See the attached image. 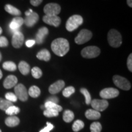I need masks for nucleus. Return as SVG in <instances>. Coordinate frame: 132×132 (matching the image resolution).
Masks as SVG:
<instances>
[{
  "mask_svg": "<svg viewBox=\"0 0 132 132\" xmlns=\"http://www.w3.org/2000/svg\"><path fill=\"white\" fill-rule=\"evenodd\" d=\"M51 47L54 53L61 57L65 55L70 49L69 41L64 38H57L54 40L52 43Z\"/></svg>",
  "mask_w": 132,
  "mask_h": 132,
  "instance_id": "1",
  "label": "nucleus"
},
{
  "mask_svg": "<svg viewBox=\"0 0 132 132\" xmlns=\"http://www.w3.org/2000/svg\"><path fill=\"white\" fill-rule=\"evenodd\" d=\"M83 23V19L81 15H73L70 16L65 24V28L69 32H72L77 29Z\"/></svg>",
  "mask_w": 132,
  "mask_h": 132,
  "instance_id": "2",
  "label": "nucleus"
},
{
  "mask_svg": "<svg viewBox=\"0 0 132 132\" xmlns=\"http://www.w3.org/2000/svg\"><path fill=\"white\" fill-rule=\"evenodd\" d=\"M108 41L110 46L118 48L122 45V36L118 31L112 29L108 33Z\"/></svg>",
  "mask_w": 132,
  "mask_h": 132,
  "instance_id": "3",
  "label": "nucleus"
},
{
  "mask_svg": "<svg viewBox=\"0 0 132 132\" xmlns=\"http://www.w3.org/2000/svg\"><path fill=\"white\" fill-rule=\"evenodd\" d=\"M81 56L86 59L95 58L100 54V50L96 46H88L82 50Z\"/></svg>",
  "mask_w": 132,
  "mask_h": 132,
  "instance_id": "4",
  "label": "nucleus"
},
{
  "mask_svg": "<svg viewBox=\"0 0 132 132\" xmlns=\"http://www.w3.org/2000/svg\"><path fill=\"white\" fill-rule=\"evenodd\" d=\"M92 37V33L91 31L83 29L80 31L77 37L75 38V42L78 45H82L90 40Z\"/></svg>",
  "mask_w": 132,
  "mask_h": 132,
  "instance_id": "5",
  "label": "nucleus"
},
{
  "mask_svg": "<svg viewBox=\"0 0 132 132\" xmlns=\"http://www.w3.org/2000/svg\"><path fill=\"white\" fill-rule=\"evenodd\" d=\"M113 80L114 85L121 89L128 90L131 88V84L130 81L124 77L119 75H114Z\"/></svg>",
  "mask_w": 132,
  "mask_h": 132,
  "instance_id": "6",
  "label": "nucleus"
},
{
  "mask_svg": "<svg viewBox=\"0 0 132 132\" xmlns=\"http://www.w3.org/2000/svg\"><path fill=\"white\" fill-rule=\"evenodd\" d=\"M15 94L20 100L25 102L28 99V93L25 86L22 84H18L14 87Z\"/></svg>",
  "mask_w": 132,
  "mask_h": 132,
  "instance_id": "7",
  "label": "nucleus"
},
{
  "mask_svg": "<svg viewBox=\"0 0 132 132\" xmlns=\"http://www.w3.org/2000/svg\"><path fill=\"white\" fill-rule=\"evenodd\" d=\"M61 7L57 3H48L44 8V12L47 15H57L61 12Z\"/></svg>",
  "mask_w": 132,
  "mask_h": 132,
  "instance_id": "8",
  "label": "nucleus"
},
{
  "mask_svg": "<svg viewBox=\"0 0 132 132\" xmlns=\"http://www.w3.org/2000/svg\"><path fill=\"white\" fill-rule=\"evenodd\" d=\"M119 94V91L113 87H108L102 89L100 92V96L103 99H110L117 97Z\"/></svg>",
  "mask_w": 132,
  "mask_h": 132,
  "instance_id": "9",
  "label": "nucleus"
},
{
  "mask_svg": "<svg viewBox=\"0 0 132 132\" xmlns=\"http://www.w3.org/2000/svg\"><path fill=\"white\" fill-rule=\"evenodd\" d=\"M90 105L93 110H96V111L100 112L103 111L108 108V102L107 100L105 99H102V100H99V99H94V100H91L90 102Z\"/></svg>",
  "mask_w": 132,
  "mask_h": 132,
  "instance_id": "10",
  "label": "nucleus"
},
{
  "mask_svg": "<svg viewBox=\"0 0 132 132\" xmlns=\"http://www.w3.org/2000/svg\"><path fill=\"white\" fill-rule=\"evenodd\" d=\"M24 37L23 34L20 31H18L13 33L12 38V45L15 48H19L23 45Z\"/></svg>",
  "mask_w": 132,
  "mask_h": 132,
  "instance_id": "11",
  "label": "nucleus"
},
{
  "mask_svg": "<svg viewBox=\"0 0 132 132\" xmlns=\"http://www.w3.org/2000/svg\"><path fill=\"white\" fill-rule=\"evenodd\" d=\"M43 21L46 24L53 26L54 27H58L60 25L61 20L57 15H44L43 16Z\"/></svg>",
  "mask_w": 132,
  "mask_h": 132,
  "instance_id": "12",
  "label": "nucleus"
},
{
  "mask_svg": "<svg viewBox=\"0 0 132 132\" xmlns=\"http://www.w3.org/2000/svg\"><path fill=\"white\" fill-rule=\"evenodd\" d=\"M39 16L36 12H32L28 16H26L25 19H24V23L26 24V26L31 28L34 26L39 21Z\"/></svg>",
  "mask_w": 132,
  "mask_h": 132,
  "instance_id": "13",
  "label": "nucleus"
},
{
  "mask_svg": "<svg viewBox=\"0 0 132 132\" xmlns=\"http://www.w3.org/2000/svg\"><path fill=\"white\" fill-rule=\"evenodd\" d=\"M65 86V82L63 80H58L52 85L48 88V91L52 94H56L61 90Z\"/></svg>",
  "mask_w": 132,
  "mask_h": 132,
  "instance_id": "14",
  "label": "nucleus"
},
{
  "mask_svg": "<svg viewBox=\"0 0 132 132\" xmlns=\"http://www.w3.org/2000/svg\"><path fill=\"white\" fill-rule=\"evenodd\" d=\"M48 34V29L46 27H42L39 29L36 35V42L37 44H43L45 37Z\"/></svg>",
  "mask_w": 132,
  "mask_h": 132,
  "instance_id": "15",
  "label": "nucleus"
},
{
  "mask_svg": "<svg viewBox=\"0 0 132 132\" xmlns=\"http://www.w3.org/2000/svg\"><path fill=\"white\" fill-rule=\"evenodd\" d=\"M18 79L15 76L11 75L7 76L3 82V86L6 89H11L17 85Z\"/></svg>",
  "mask_w": 132,
  "mask_h": 132,
  "instance_id": "16",
  "label": "nucleus"
},
{
  "mask_svg": "<svg viewBox=\"0 0 132 132\" xmlns=\"http://www.w3.org/2000/svg\"><path fill=\"white\" fill-rule=\"evenodd\" d=\"M85 116L87 119L89 120H97L100 118L101 114L100 112L96 111L95 110L89 109L87 110L85 113Z\"/></svg>",
  "mask_w": 132,
  "mask_h": 132,
  "instance_id": "17",
  "label": "nucleus"
},
{
  "mask_svg": "<svg viewBox=\"0 0 132 132\" xmlns=\"http://www.w3.org/2000/svg\"><path fill=\"white\" fill-rule=\"evenodd\" d=\"M5 123L8 127H14L17 126L19 124L20 119L18 117L15 116H11L5 120Z\"/></svg>",
  "mask_w": 132,
  "mask_h": 132,
  "instance_id": "18",
  "label": "nucleus"
},
{
  "mask_svg": "<svg viewBox=\"0 0 132 132\" xmlns=\"http://www.w3.org/2000/svg\"><path fill=\"white\" fill-rule=\"evenodd\" d=\"M36 57H37L39 60L44 61H49L51 59V54L48 50L47 49H43L40 50L36 55Z\"/></svg>",
  "mask_w": 132,
  "mask_h": 132,
  "instance_id": "19",
  "label": "nucleus"
},
{
  "mask_svg": "<svg viewBox=\"0 0 132 132\" xmlns=\"http://www.w3.org/2000/svg\"><path fill=\"white\" fill-rule=\"evenodd\" d=\"M4 9L7 13H9L11 15H12L20 16L21 14V11L19 9H18L17 8L11 4H6L4 6Z\"/></svg>",
  "mask_w": 132,
  "mask_h": 132,
  "instance_id": "20",
  "label": "nucleus"
},
{
  "mask_svg": "<svg viewBox=\"0 0 132 132\" xmlns=\"http://www.w3.org/2000/svg\"><path fill=\"white\" fill-rule=\"evenodd\" d=\"M18 67L20 72L23 75H27L30 72V66L25 61H21L19 63Z\"/></svg>",
  "mask_w": 132,
  "mask_h": 132,
  "instance_id": "21",
  "label": "nucleus"
},
{
  "mask_svg": "<svg viewBox=\"0 0 132 132\" xmlns=\"http://www.w3.org/2000/svg\"><path fill=\"white\" fill-rule=\"evenodd\" d=\"M28 95L32 98H37L40 94V89L36 86H32L29 89Z\"/></svg>",
  "mask_w": 132,
  "mask_h": 132,
  "instance_id": "22",
  "label": "nucleus"
},
{
  "mask_svg": "<svg viewBox=\"0 0 132 132\" xmlns=\"http://www.w3.org/2000/svg\"><path fill=\"white\" fill-rule=\"evenodd\" d=\"M44 106H45V109H50V110H56V111L58 112L61 111L62 110L61 106L51 102H46L45 105H44Z\"/></svg>",
  "mask_w": 132,
  "mask_h": 132,
  "instance_id": "23",
  "label": "nucleus"
},
{
  "mask_svg": "<svg viewBox=\"0 0 132 132\" xmlns=\"http://www.w3.org/2000/svg\"><path fill=\"white\" fill-rule=\"evenodd\" d=\"M74 117H75L74 113L72 111H70V110H67L64 112L63 120H64V122H65L69 123L70 122H72V120H73Z\"/></svg>",
  "mask_w": 132,
  "mask_h": 132,
  "instance_id": "24",
  "label": "nucleus"
},
{
  "mask_svg": "<svg viewBox=\"0 0 132 132\" xmlns=\"http://www.w3.org/2000/svg\"><path fill=\"white\" fill-rule=\"evenodd\" d=\"M3 67L4 70L10 71V72H14L16 69V64L12 61L4 62L3 64Z\"/></svg>",
  "mask_w": 132,
  "mask_h": 132,
  "instance_id": "25",
  "label": "nucleus"
},
{
  "mask_svg": "<svg viewBox=\"0 0 132 132\" xmlns=\"http://www.w3.org/2000/svg\"><path fill=\"white\" fill-rule=\"evenodd\" d=\"M85 127V123L81 120H77L72 125V130L73 131L78 132Z\"/></svg>",
  "mask_w": 132,
  "mask_h": 132,
  "instance_id": "26",
  "label": "nucleus"
},
{
  "mask_svg": "<svg viewBox=\"0 0 132 132\" xmlns=\"http://www.w3.org/2000/svg\"><path fill=\"white\" fill-rule=\"evenodd\" d=\"M5 111H6V114L11 116H15L17 114H19L20 113V110L19 107H16L15 106L12 105V106L9 107Z\"/></svg>",
  "mask_w": 132,
  "mask_h": 132,
  "instance_id": "27",
  "label": "nucleus"
},
{
  "mask_svg": "<svg viewBox=\"0 0 132 132\" xmlns=\"http://www.w3.org/2000/svg\"><path fill=\"white\" fill-rule=\"evenodd\" d=\"M12 102L8 101L6 99L0 98V110L6 111L7 109L11 106H12Z\"/></svg>",
  "mask_w": 132,
  "mask_h": 132,
  "instance_id": "28",
  "label": "nucleus"
},
{
  "mask_svg": "<svg viewBox=\"0 0 132 132\" xmlns=\"http://www.w3.org/2000/svg\"><path fill=\"white\" fill-rule=\"evenodd\" d=\"M80 92L83 94L85 98V102L86 105H89L91 102V96H90V93L89 92L87 89L86 88H81Z\"/></svg>",
  "mask_w": 132,
  "mask_h": 132,
  "instance_id": "29",
  "label": "nucleus"
},
{
  "mask_svg": "<svg viewBox=\"0 0 132 132\" xmlns=\"http://www.w3.org/2000/svg\"><path fill=\"white\" fill-rule=\"evenodd\" d=\"M32 77L36 79L40 78L42 76V72L41 69L38 67H34L31 70Z\"/></svg>",
  "mask_w": 132,
  "mask_h": 132,
  "instance_id": "30",
  "label": "nucleus"
},
{
  "mask_svg": "<svg viewBox=\"0 0 132 132\" xmlns=\"http://www.w3.org/2000/svg\"><path fill=\"white\" fill-rule=\"evenodd\" d=\"M91 132H100L102 131V125L98 122H94L90 126Z\"/></svg>",
  "mask_w": 132,
  "mask_h": 132,
  "instance_id": "31",
  "label": "nucleus"
},
{
  "mask_svg": "<svg viewBox=\"0 0 132 132\" xmlns=\"http://www.w3.org/2000/svg\"><path fill=\"white\" fill-rule=\"evenodd\" d=\"M75 92V87L73 86H69L65 87L62 91V95L65 97H69Z\"/></svg>",
  "mask_w": 132,
  "mask_h": 132,
  "instance_id": "32",
  "label": "nucleus"
},
{
  "mask_svg": "<svg viewBox=\"0 0 132 132\" xmlns=\"http://www.w3.org/2000/svg\"><path fill=\"white\" fill-rule=\"evenodd\" d=\"M44 115L47 118H52V117H56L59 115V112L56 110H50V109H45L44 111Z\"/></svg>",
  "mask_w": 132,
  "mask_h": 132,
  "instance_id": "33",
  "label": "nucleus"
},
{
  "mask_svg": "<svg viewBox=\"0 0 132 132\" xmlns=\"http://www.w3.org/2000/svg\"><path fill=\"white\" fill-rule=\"evenodd\" d=\"M5 97H6V100L12 102H12H15L17 101V97H16L15 94L12 93V92H7L5 95Z\"/></svg>",
  "mask_w": 132,
  "mask_h": 132,
  "instance_id": "34",
  "label": "nucleus"
},
{
  "mask_svg": "<svg viewBox=\"0 0 132 132\" xmlns=\"http://www.w3.org/2000/svg\"><path fill=\"white\" fill-rule=\"evenodd\" d=\"M12 21L13 22L15 23L20 28L24 23V19H23V18L20 17V16H16V17L14 18Z\"/></svg>",
  "mask_w": 132,
  "mask_h": 132,
  "instance_id": "35",
  "label": "nucleus"
},
{
  "mask_svg": "<svg viewBox=\"0 0 132 132\" xmlns=\"http://www.w3.org/2000/svg\"><path fill=\"white\" fill-rule=\"evenodd\" d=\"M9 45L8 40L4 36L0 37V47H6Z\"/></svg>",
  "mask_w": 132,
  "mask_h": 132,
  "instance_id": "36",
  "label": "nucleus"
},
{
  "mask_svg": "<svg viewBox=\"0 0 132 132\" xmlns=\"http://www.w3.org/2000/svg\"><path fill=\"white\" fill-rule=\"evenodd\" d=\"M53 125L50 122H47V126L45 128H43L42 130H41L39 132H50L51 130H53Z\"/></svg>",
  "mask_w": 132,
  "mask_h": 132,
  "instance_id": "37",
  "label": "nucleus"
},
{
  "mask_svg": "<svg viewBox=\"0 0 132 132\" xmlns=\"http://www.w3.org/2000/svg\"><path fill=\"white\" fill-rule=\"evenodd\" d=\"M127 64L128 69L130 70V72H132V54H130L128 56Z\"/></svg>",
  "mask_w": 132,
  "mask_h": 132,
  "instance_id": "38",
  "label": "nucleus"
},
{
  "mask_svg": "<svg viewBox=\"0 0 132 132\" xmlns=\"http://www.w3.org/2000/svg\"><path fill=\"white\" fill-rule=\"evenodd\" d=\"M42 1L43 0H30V3L33 6L37 7L42 3Z\"/></svg>",
  "mask_w": 132,
  "mask_h": 132,
  "instance_id": "39",
  "label": "nucleus"
},
{
  "mask_svg": "<svg viewBox=\"0 0 132 132\" xmlns=\"http://www.w3.org/2000/svg\"><path fill=\"white\" fill-rule=\"evenodd\" d=\"M46 102H53V103L57 104V103H58V102H59V99L57 97L52 96V97H49V98L47 99V101H46Z\"/></svg>",
  "mask_w": 132,
  "mask_h": 132,
  "instance_id": "40",
  "label": "nucleus"
},
{
  "mask_svg": "<svg viewBox=\"0 0 132 132\" xmlns=\"http://www.w3.org/2000/svg\"><path fill=\"white\" fill-rule=\"evenodd\" d=\"M36 41L34 40H28L26 42V45L28 48L32 47L35 44Z\"/></svg>",
  "mask_w": 132,
  "mask_h": 132,
  "instance_id": "41",
  "label": "nucleus"
},
{
  "mask_svg": "<svg viewBox=\"0 0 132 132\" xmlns=\"http://www.w3.org/2000/svg\"><path fill=\"white\" fill-rule=\"evenodd\" d=\"M32 12H33L32 10H31V9H29L28 11H26V12H25V15H26V16L29 15L31 14V13H32Z\"/></svg>",
  "mask_w": 132,
  "mask_h": 132,
  "instance_id": "42",
  "label": "nucleus"
},
{
  "mask_svg": "<svg viewBox=\"0 0 132 132\" xmlns=\"http://www.w3.org/2000/svg\"><path fill=\"white\" fill-rule=\"evenodd\" d=\"M127 3L128 6H129V7H132V0H127Z\"/></svg>",
  "mask_w": 132,
  "mask_h": 132,
  "instance_id": "43",
  "label": "nucleus"
},
{
  "mask_svg": "<svg viewBox=\"0 0 132 132\" xmlns=\"http://www.w3.org/2000/svg\"><path fill=\"white\" fill-rule=\"evenodd\" d=\"M2 77H3V73H2V72H1V69H0V80L2 78Z\"/></svg>",
  "mask_w": 132,
  "mask_h": 132,
  "instance_id": "44",
  "label": "nucleus"
},
{
  "mask_svg": "<svg viewBox=\"0 0 132 132\" xmlns=\"http://www.w3.org/2000/svg\"><path fill=\"white\" fill-rule=\"evenodd\" d=\"M2 32H3V29H2V28H1V27H0V35H1V34H2Z\"/></svg>",
  "mask_w": 132,
  "mask_h": 132,
  "instance_id": "45",
  "label": "nucleus"
},
{
  "mask_svg": "<svg viewBox=\"0 0 132 132\" xmlns=\"http://www.w3.org/2000/svg\"><path fill=\"white\" fill-rule=\"evenodd\" d=\"M1 59H2V54H1V52H0V61H1Z\"/></svg>",
  "mask_w": 132,
  "mask_h": 132,
  "instance_id": "46",
  "label": "nucleus"
},
{
  "mask_svg": "<svg viewBox=\"0 0 132 132\" xmlns=\"http://www.w3.org/2000/svg\"><path fill=\"white\" fill-rule=\"evenodd\" d=\"M0 132H2V131H1V129H0Z\"/></svg>",
  "mask_w": 132,
  "mask_h": 132,
  "instance_id": "47",
  "label": "nucleus"
}]
</instances>
